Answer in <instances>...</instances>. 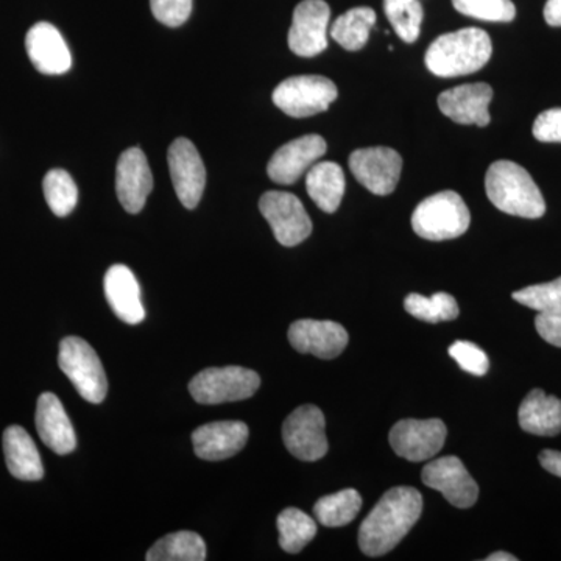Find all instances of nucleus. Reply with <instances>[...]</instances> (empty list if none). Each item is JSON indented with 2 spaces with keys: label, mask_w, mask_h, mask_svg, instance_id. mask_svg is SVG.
I'll return each instance as SVG.
<instances>
[{
  "label": "nucleus",
  "mask_w": 561,
  "mask_h": 561,
  "mask_svg": "<svg viewBox=\"0 0 561 561\" xmlns=\"http://www.w3.org/2000/svg\"><path fill=\"white\" fill-rule=\"evenodd\" d=\"M423 497L411 486L387 491L375 505L359 530L360 551L368 557H381L400 545L402 538L419 522Z\"/></svg>",
  "instance_id": "1"
},
{
  "label": "nucleus",
  "mask_w": 561,
  "mask_h": 561,
  "mask_svg": "<svg viewBox=\"0 0 561 561\" xmlns=\"http://www.w3.org/2000/svg\"><path fill=\"white\" fill-rule=\"evenodd\" d=\"M493 44L482 28H461L438 36L426 51V66L442 79L470 76L490 61Z\"/></svg>",
  "instance_id": "2"
},
{
  "label": "nucleus",
  "mask_w": 561,
  "mask_h": 561,
  "mask_svg": "<svg viewBox=\"0 0 561 561\" xmlns=\"http://www.w3.org/2000/svg\"><path fill=\"white\" fill-rule=\"evenodd\" d=\"M490 202L502 213L523 219H540L546 202L530 173L512 161H496L485 175Z\"/></svg>",
  "instance_id": "3"
},
{
  "label": "nucleus",
  "mask_w": 561,
  "mask_h": 561,
  "mask_svg": "<svg viewBox=\"0 0 561 561\" xmlns=\"http://www.w3.org/2000/svg\"><path fill=\"white\" fill-rule=\"evenodd\" d=\"M471 214L457 192L443 191L420 203L412 214V228L426 241H449L468 231Z\"/></svg>",
  "instance_id": "4"
},
{
  "label": "nucleus",
  "mask_w": 561,
  "mask_h": 561,
  "mask_svg": "<svg viewBox=\"0 0 561 561\" xmlns=\"http://www.w3.org/2000/svg\"><path fill=\"white\" fill-rule=\"evenodd\" d=\"M58 364L83 400L91 404H101L105 400L108 381L102 362L90 343L80 337L62 339Z\"/></svg>",
  "instance_id": "5"
},
{
  "label": "nucleus",
  "mask_w": 561,
  "mask_h": 561,
  "mask_svg": "<svg viewBox=\"0 0 561 561\" xmlns=\"http://www.w3.org/2000/svg\"><path fill=\"white\" fill-rule=\"evenodd\" d=\"M261 386L256 371L243 367H213L198 373L190 383L192 398L203 405L249 400Z\"/></svg>",
  "instance_id": "6"
},
{
  "label": "nucleus",
  "mask_w": 561,
  "mask_h": 561,
  "mask_svg": "<svg viewBox=\"0 0 561 561\" xmlns=\"http://www.w3.org/2000/svg\"><path fill=\"white\" fill-rule=\"evenodd\" d=\"M337 87L327 77L300 76L284 80L273 91V103L290 117H311L330 108Z\"/></svg>",
  "instance_id": "7"
},
{
  "label": "nucleus",
  "mask_w": 561,
  "mask_h": 561,
  "mask_svg": "<svg viewBox=\"0 0 561 561\" xmlns=\"http://www.w3.org/2000/svg\"><path fill=\"white\" fill-rule=\"evenodd\" d=\"M260 210L280 245L295 247L311 236V217L306 213L300 198L289 192H265L260 201Z\"/></svg>",
  "instance_id": "8"
},
{
  "label": "nucleus",
  "mask_w": 561,
  "mask_h": 561,
  "mask_svg": "<svg viewBox=\"0 0 561 561\" xmlns=\"http://www.w3.org/2000/svg\"><path fill=\"white\" fill-rule=\"evenodd\" d=\"M327 420L317 405L295 409L283 424V440L291 456L305 461L323 459L328 453Z\"/></svg>",
  "instance_id": "9"
},
{
  "label": "nucleus",
  "mask_w": 561,
  "mask_h": 561,
  "mask_svg": "<svg viewBox=\"0 0 561 561\" xmlns=\"http://www.w3.org/2000/svg\"><path fill=\"white\" fill-rule=\"evenodd\" d=\"M446 424L442 420H402L390 431V445L402 459L430 460L442 451L446 442Z\"/></svg>",
  "instance_id": "10"
},
{
  "label": "nucleus",
  "mask_w": 561,
  "mask_h": 561,
  "mask_svg": "<svg viewBox=\"0 0 561 561\" xmlns=\"http://www.w3.org/2000/svg\"><path fill=\"white\" fill-rule=\"evenodd\" d=\"M350 169L371 194L389 195L400 183L402 158L389 147L354 150L350 157Z\"/></svg>",
  "instance_id": "11"
},
{
  "label": "nucleus",
  "mask_w": 561,
  "mask_h": 561,
  "mask_svg": "<svg viewBox=\"0 0 561 561\" xmlns=\"http://www.w3.org/2000/svg\"><path fill=\"white\" fill-rule=\"evenodd\" d=\"M168 160L181 205L187 209L197 208L206 186V169L201 153L190 139L179 138L173 140Z\"/></svg>",
  "instance_id": "12"
},
{
  "label": "nucleus",
  "mask_w": 561,
  "mask_h": 561,
  "mask_svg": "<svg viewBox=\"0 0 561 561\" xmlns=\"http://www.w3.org/2000/svg\"><path fill=\"white\" fill-rule=\"evenodd\" d=\"M421 479L424 485L440 491L454 507L470 508L478 502V483L457 457L448 456L432 460L423 468Z\"/></svg>",
  "instance_id": "13"
},
{
  "label": "nucleus",
  "mask_w": 561,
  "mask_h": 561,
  "mask_svg": "<svg viewBox=\"0 0 561 561\" xmlns=\"http://www.w3.org/2000/svg\"><path fill=\"white\" fill-rule=\"evenodd\" d=\"M331 10L324 0H302L294 11L289 47L298 57L311 58L328 47Z\"/></svg>",
  "instance_id": "14"
},
{
  "label": "nucleus",
  "mask_w": 561,
  "mask_h": 561,
  "mask_svg": "<svg viewBox=\"0 0 561 561\" xmlns=\"http://www.w3.org/2000/svg\"><path fill=\"white\" fill-rule=\"evenodd\" d=\"M327 150V140L319 135L290 140L273 154L267 165L268 176L278 184L297 183Z\"/></svg>",
  "instance_id": "15"
},
{
  "label": "nucleus",
  "mask_w": 561,
  "mask_h": 561,
  "mask_svg": "<svg viewBox=\"0 0 561 561\" xmlns=\"http://www.w3.org/2000/svg\"><path fill=\"white\" fill-rule=\"evenodd\" d=\"M348 341V332L335 321L298 320L289 328L290 345L298 353L312 354L320 359L341 356Z\"/></svg>",
  "instance_id": "16"
},
{
  "label": "nucleus",
  "mask_w": 561,
  "mask_h": 561,
  "mask_svg": "<svg viewBox=\"0 0 561 561\" xmlns=\"http://www.w3.org/2000/svg\"><path fill=\"white\" fill-rule=\"evenodd\" d=\"M153 190L149 161L138 147L125 150L117 161L116 192L121 205L130 214H138L146 206Z\"/></svg>",
  "instance_id": "17"
},
{
  "label": "nucleus",
  "mask_w": 561,
  "mask_h": 561,
  "mask_svg": "<svg viewBox=\"0 0 561 561\" xmlns=\"http://www.w3.org/2000/svg\"><path fill=\"white\" fill-rule=\"evenodd\" d=\"M491 101H493V88L490 84L471 83L442 92L438 106L446 117L457 124L486 127L491 121L489 113Z\"/></svg>",
  "instance_id": "18"
},
{
  "label": "nucleus",
  "mask_w": 561,
  "mask_h": 561,
  "mask_svg": "<svg viewBox=\"0 0 561 561\" xmlns=\"http://www.w3.org/2000/svg\"><path fill=\"white\" fill-rule=\"evenodd\" d=\"M25 49L33 66L44 76H62L72 68L68 44L49 22L33 25L25 38Z\"/></svg>",
  "instance_id": "19"
},
{
  "label": "nucleus",
  "mask_w": 561,
  "mask_h": 561,
  "mask_svg": "<svg viewBox=\"0 0 561 561\" xmlns=\"http://www.w3.org/2000/svg\"><path fill=\"white\" fill-rule=\"evenodd\" d=\"M249 435V426L243 421H217L195 430L192 445L203 460H225L242 451Z\"/></svg>",
  "instance_id": "20"
},
{
  "label": "nucleus",
  "mask_w": 561,
  "mask_h": 561,
  "mask_svg": "<svg viewBox=\"0 0 561 561\" xmlns=\"http://www.w3.org/2000/svg\"><path fill=\"white\" fill-rule=\"evenodd\" d=\"M35 423L41 440L58 456H66L76 449V431L57 394L49 391L41 394Z\"/></svg>",
  "instance_id": "21"
},
{
  "label": "nucleus",
  "mask_w": 561,
  "mask_h": 561,
  "mask_svg": "<svg viewBox=\"0 0 561 561\" xmlns=\"http://www.w3.org/2000/svg\"><path fill=\"white\" fill-rule=\"evenodd\" d=\"M103 287L111 309L122 321L139 324L146 319L138 279L127 265L116 264L110 267Z\"/></svg>",
  "instance_id": "22"
},
{
  "label": "nucleus",
  "mask_w": 561,
  "mask_h": 561,
  "mask_svg": "<svg viewBox=\"0 0 561 561\" xmlns=\"http://www.w3.org/2000/svg\"><path fill=\"white\" fill-rule=\"evenodd\" d=\"M3 453L10 474L20 481H41L43 460L28 432L21 426H10L3 432Z\"/></svg>",
  "instance_id": "23"
},
{
  "label": "nucleus",
  "mask_w": 561,
  "mask_h": 561,
  "mask_svg": "<svg viewBox=\"0 0 561 561\" xmlns=\"http://www.w3.org/2000/svg\"><path fill=\"white\" fill-rule=\"evenodd\" d=\"M519 426L524 432L553 437L561 432V400L540 389L531 390L518 412Z\"/></svg>",
  "instance_id": "24"
},
{
  "label": "nucleus",
  "mask_w": 561,
  "mask_h": 561,
  "mask_svg": "<svg viewBox=\"0 0 561 561\" xmlns=\"http://www.w3.org/2000/svg\"><path fill=\"white\" fill-rule=\"evenodd\" d=\"M345 186V173L335 162L324 161L313 164L306 176L309 197L328 214L335 213L341 206Z\"/></svg>",
  "instance_id": "25"
},
{
  "label": "nucleus",
  "mask_w": 561,
  "mask_h": 561,
  "mask_svg": "<svg viewBox=\"0 0 561 561\" xmlns=\"http://www.w3.org/2000/svg\"><path fill=\"white\" fill-rule=\"evenodd\" d=\"M147 561H203L206 545L195 531L181 530L165 535L154 542L146 556Z\"/></svg>",
  "instance_id": "26"
},
{
  "label": "nucleus",
  "mask_w": 561,
  "mask_h": 561,
  "mask_svg": "<svg viewBox=\"0 0 561 561\" xmlns=\"http://www.w3.org/2000/svg\"><path fill=\"white\" fill-rule=\"evenodd\" d=\"M375 24V10L368 9V7H357L337 18V21L332 24L331 36L345 50H360L367 44Z\"/></svg>",
  "instance_id": "27"
},
{
  "label": "nucleus",
  "mask_w": 561,
  "mask_h": 561,
  "mask_svg": "<svg viewBox=\"0 0 561 561\" xmlns=\"http://www.w3.org/2000/svg\"><path fill=\"white\" fill-rule=\"evenodd\" d=\"M360 508V494L356 490L346 489L317 501L313 515L324 527H343L356 519Z\"/></svg>",
  "instance_id": "28"
},
{
  "label": "nucleus",
  "mask_w": 561,
  "mask_h": 561,
  "mask_svg": "<svg viewBox=\"0 0 561 561\" xmlns=\"http://www.w3.org/2000/svg\"><path fill=\"white\" fill-rule=\"evenodd\" d=\"M279 546L287 553L301 552L317 535V524L308 513L286 508L278 516Z\"/></svg>",
  "instance_id": "29"
},
{
  "label": "nucleus",
  "mask_w": 561,
  "mask_h": 561,
  "mask_svg": "<svg viewBox=\"0 0 561 561\" xmlns=\"http://www.w3.org/2000/svg\"><path fill=\"white\" fill-rule=\"evenodd\" d=\"M404 308L412 317L427 323L456 320L460 312L456 298L445 291H438L430 298L420 294L408 295Z\"/></svg>",
  "instance_id": "30"
},
{
  "label": "nucleus",
  "mask_w": 561,
  "mask_h": 561,
  "mask_svg": "<svg viewBox=\"0 0 561 561\" xmlns=\"http://www.w3.org/2000/svg\"><path fill=\"white\" fill-rule=\"evenodd\" d=\"M383 11L391 27L404 43L419 39L424 11L419 0H383Z\"/></svg>",
  "instance_id": "31"
},
{
  "label": "nucleus",
  "mask_w": 561,
  "mask_h": 561,
  "mask_svg": "<svg viewBox=\"0 0 561 561\" xmlns=\"http://www.w3.org/2000/svg\"><path fill=\"white\" fill-rule=\"evenodd\" d=\"M44 197L51 213L58 217H66L76 209L79 201L76 181L62 169H54L44 176Z\"/></svg>",
  "instance_id": "32"
},
{
  "label": "nucleus",
  "mask_w": 561,
  "mask_h": 561,
  "mask_svg": "<svg viewBox=\"0 0 561 561\" xmlns=\"http://www.w3.org/2000/svg\"><path fill=\"white\" fill-rule=\"evenodd\" d=\"M513 300L538 313L561 312V276L551 283L526 287L512 295Z\"/></svg>",
  "instance_id": "33"
},
{
  "label": "nucleus",
  "mask_w": 561,
  "mask_h": 561,
  "mask_svg": "<svg viewBox=\"0 0 561 561\" xmlns=\"http://www.w3.org/2000/svg\"><path fill=\"white\" fill-rule=\"evenodd\" d=\"M454 9L465 16L489 22H512L516 16L512 0H453Z\"/></svg>",
  "instance_id": "34"
},
{
  "label": "nucleus",
  "mask_w": 561,
  "mask_h": 561,
  "mask_svg": "<svg viewBox=\"0 0 561 561\" xmlns=\"http://www.w3.org/2000/svg\"><path fill=\"white\" fill-rule=\"evenodd\" d=\"M448 353L459 364L461 370L470 373V375L485 376L489 373V356L476 343L465 341L453 343Z\"/></svg>",
  "instance_id": "35"
},
{
  "label": "nucleus",
  "mask_w": 561,
  "mask_h": 561,
  "mask_svg": "<svg viewBox=\"0 0 561 561\" xmlns=\"http://www.w3.org/2000/svg\"><path fill=\"white\" fill-rule=\"evenodd\" d=\"M151 13L168 27H180L190 20L192 0H150Z\"/></svg>",
  "instance_id": "36"
},
{
  "label": "nucleus",
  "mask_w": 561,
  "mask_h": 561,
  "mask_svg": "<svg viewBox=\"0 0 561 561\" xmlns=\"http://www.w3.org/2000/svg\"><path fill=\"white\" fill-rule=\"evenodd\" d=\"M531 133L540 142H561V108L541 113L535 121Z\"/></svg>",
  "instance_id": "37"
},
{
  "label": "nucleus",
  "mask_w": 561,
  "mask_h": 561,
  "mask_svg": "<svg viewBox=\"0 0 561 561\" xmlns=\"http://www.w3.org/2000/svg\"><path fill=\"white\" fill-rule=\"evenodd\" d=\"M535 328H537L542 341L561 348V312L538 313L537 319H535Z\"/></svg>",
  "instance_id": "38"
},
{
  "label": "nucleus",
  "mask_w": 561,
  "mask_h": 561,
  "mask_svg": "<svg viewBox=\"0 0 561 561\" xmlns=\"http://www.w3.org/2000/svg\"><path fill=\"white\" fill-rule=\"evenodd\" d=\"M541 467L545 468L546 471L551 472V474L557 476V478H561V453L552 451V449H545V451L540 453Z\"/></svg>",
  "instance_id": "39"
},
{
  "label": "nucleus",
  "mask_w": 561,
  "mask_h": 561,
  "mask_svg": "<svg viewBox=\"0 0 561 561\" xmlns=\"http://www.w3.org/2000/svg\"><path fill=\"white\" fill-rule=\"evenodd\" d=\"M545 20L551 27H561V0L546 2Z\"/></svg>",
  "instance_id": "40"
},
{
  "label": "nucleus",
  "mask_w": 561,
  "mask_h": 561,
  "mask_svg": "<svg viewBox=\"0 0 561 561\" xmlns=\"http://www.w3.org/2000/svg\"><path fill=\"white\" fill-rule=\"evenodd\" d=\"M485 560H489V561H516L518 559H516L515 556H512V553L494 552V553H491L490 557H486Z\"/></svg>",
  "instance_id": "41"
}]
</instances>
